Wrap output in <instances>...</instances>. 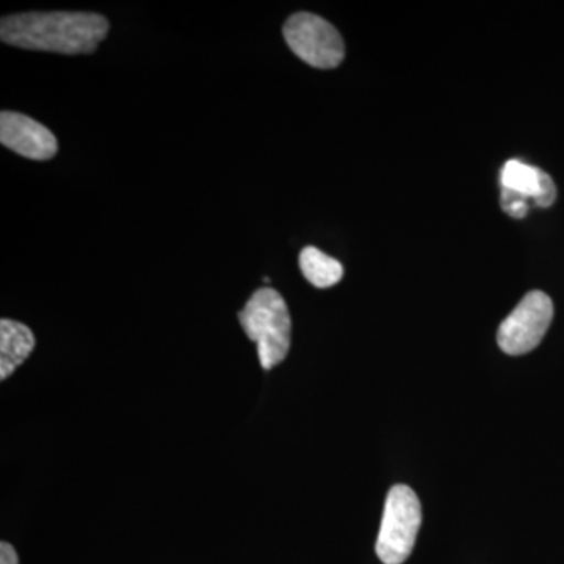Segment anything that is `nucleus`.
I'll list each match as a JSON object with an SVG mask.
<instances>
[{"instance_id": "11", "label": "nucleus", "mask_w": 564, "mask_h": 564, "mask_svg": "<svg viewBox=\"0 0 564 564\" xmlns=\"http://www.w3.org/2000/svg\"><path fill=\"white\" fill-rule=\"evenodd\" d=\"M0 564H20V558H18L13 545L6 543V541L0 544Z\"/></svg>"}, {"instance_id": "3", "label": "nucleus", "mask_w": 564, "mask_h": 564, "mask_svg": "<svg viewBox=\"0 0 564 564\" xmlns=\"http://www.w3.org/2000/svg\"><path fill=\"white\" fill-rule=\"evenodd\" d=\"M422 527L421 500L406 485L392 486L386 499L383 519L378 533V558L384 564H403L413 554Z\"/></svg>"}, {"instance_id": "4", "label": "nucleus", "mask_w": 564, "mask_h": 564, "mask_svg": "<svg viewBox=\"0 0 564 564\" xmlns=\"http://www.w3.org/2000/svg\"><path fill=\"white\" fill-rule=\"evenodd\" d=\"M293 54L318 69L339 66L345 57V44L337 29L317 14H292L282 28Z\"/></svg>"}, {"instance_id": "2", "label": "nucleus", "mask_w": 564, "mask_h": 564, "mask_svg": "<svg viewBox=\"0 0 564 564\" xmlns=\"http://www.w3.org/2000/svg\"><path fill=\"white\" fill-rule=\"evenodd\" d=\"M239 322L248 339L258 345L263 370L284 361L291 350L292 321L280 292L262 288L252 293L239 313Z\"/></svg>"}, {"instance_id": "6", "label": "nucleus", "mask_w": 564, "mask_h": 564, "mask_svg": "<svg viewBox=\"0 0 564 564\" xmlns=\"http://www.w3.org/2000/svg\"><path fill=\"white\" fill-rule=\"evenodd\" d=\"M0 141L3 147L32 161H51L58 152L54 133L18 111L3 110L0 115Z\"/></svg>"}, {"instance_id": "9", "label": "nucleus", "mask_w": 564, "mask_h": 564, "mask_svg": "<svg viewBox=\"0 0 564 564\" xmlns=\"http://www.w3.org/2000/svg\"><path fill=\"white\" fill-rule=\"evenodd\" d=\"M303 276L318 289L336 285L344 278L343 263L315 247H306L300 254Z\"/></svg>"}, {"instance_id": "7", "label": "nucleus", "mask_w": 564, "mask_h": 564, "mask_svg": "<svg viewBox=\"0 0 564 564\" xmlns=\"http://www.w3.org/2000/svg\"><path fill=\"white\" fill-rule=\"evenodd\" d=\"M500 185L505 191L518 193L527 199H533L538 207H551L556 199L555 182L536 166L511 159L505 163L500 173Z\"/></svg>"}, {"instance_id": "8", "label": "nucleus", "mask_w": 564, "mask_h": 564, "mask_svg": "<svg viewBox=\"0 0 564 564\" xmlns=\"http://www.w3.org/2000/svg\"><path fill=\"white\" fill-rule=\"evenodd\" d=\"M35 348V336L28 325L2 318L0 321V380L6 381L25 362Z\"/></svg>"}, {"instance_id": "1", "label": "nucleus", "mask_w": 564, "mask_h": 564, "mask_svg": "<svg viewBox=\"0 0 564 564\" xmlns=\"http://www.w3.org/2000/svg\"><path fill=\"white\" fill-rule=\"evenodd\" d=\"M110 24L102 14L84 11H32L13 14L0 22V39L21 50L91 54L109 33Z\"/></svg>"}, {"instance_id": "5", "label": "nucleus", "mask_w": 564, "mask_h": 564, "mask_svg": "<svg viewBox=\"0 0 564 564\" xmlns=\"http://www.w3.org/2000/svg\"><path fill=\"white\" fill-rule=\"evenodd\" d=\"M554 318V303L544 292L527 293L497 332L500 350L510 356L527 355L544 339Z\"/></svg>"}, {"instance_id": "10", "label": "nucleus", "mask_w": 564, "mask_h": 564, "mask_svg": "<svg viewBox=\"0 0 564 564\" xmlns=\"http://www.w3.org/2000/svg\"><path fill=\"white\" fill-rule=\"evenodd\" d=\"M500 204H502V209L507 212L510 217L524 218L527 214H529V199L524 198L522 195H518V193L505 191L502 188V196H500Z\"/></svg>"}]
</instances>
